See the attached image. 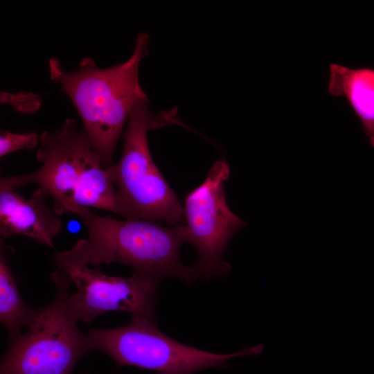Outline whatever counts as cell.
I'll return each instance as SVG.
<instances>
[{"mask_svg": "<svg viewBox=\"0 0 374 374\" xmlns=\"http://www.w3.org/2000/svg\"><path fill=\"white\" fill-rule=\"evenodd\" d=\"M39 144V136L35 132L14 133L1 130L0 132V157L21 150H33Z\"/></svg>", "mask_w": 374, "mask_h": 374, "instance_id": "obj_12", "label": "cell"}, {"mask_svg": "<svg viewBox=\"0 0 374 374\" xmlns=\"http://www.w3.org/2000/svg\"><path fill=\"white\" fill-rule=\"evenodd\" d=\"M51 278L56 286L52 302L26 332L8 344L0 374H73L77 362L94 349L70 311L71 278L58 269Z\"/></svg>", "mask_w": 374, "mask_h": 374, "instance_id": "obj_5", "label": "cell"}, {"mask_svg": "<svg viewBox=\"0 0 374 374\" xmlns=\"http://www.w3.org/2000/svg\"><path fill=\"white\" fill-rule=\"evenodd\" d=\"M329 71L328 93L347 100L374 148V69L331 63Z\"/></svg>", "mask_w": 374, "mask_h": 374, "instance_id": "obj_10", "label": "cell"}, {"mask_svg": "<svg viewBox=\"0 0 374 374\" xmlns=\"http://www.w3.org/2000/svg\"><path fill=\"white\" fill-rule=\"evenodd\" d=\"M36 170L0 179V188L16 190L30 184L41 188L52 200L59 215L74 213L80 206L95 208L118 215L115 188L91 141L66 118L60 128L39 136Z\"/></svg>", "mask_w": 374, "mask_h": 374, "instance_id": "obj_3", "label": "cell"}, {"mask_svg": "<svg viewBox=\"0 0 374 374\" xmlns=\"http://www.w3.org/2000/svg\"><path fill=\"white\" fill-rule=\"evenodd\" d=\"M1 103L10 104L17 112L31 113L39 109L42 100L39 95L31 92L20 91L11 93L1 91Z\"/></svg>", "mask_w": 374, "mask_h": 374, "instance_id": "obj_13", "label": "cell"}, {"mask_svg": "<svg viewBox=\"0 0 374 374\" xmlns=\"http://www.w3.org/2000/svg\"><path fill=\"white\" fill-rule=\"evenodd\" d=\"M87 230L69 249L55 253V267L117 262L157 286L175 278L190 283L200 279L193 267L185 266L180 249L186 243L183 222L170 226L142 220H118L80 206L73 213Z\"/></svg>", "mask_w": 374, "mask_h": 374, "instance_id": "obj_1", "label": "cell"}, {"mask_svg": "<svg viewBox=\"0 0 374 374\" xmlns=\"http://www.w3.org/2000/svg\"><path fill=\"white\" fill-rule=\"evenodd\" d=\"M12 253L13 248L0 239V321L6 328L8 344L22 333L24 327L30 328L43 309L30 308L24 301L10 264Z\"/></svg>", "mask_w": 374, "mask_h": 374, "instance_id": "obj_11", "label": "cell"}, {"mask_svg": "<svg viewBox=\"0 0 374 374\" xmlns=\"http://www.w3.org/2000/svg\"><path fill=\"white\" fill-rule=\"evenodd\" d=\"M84 374H91V373H84Z\"/></svg>", "mask_w": 374, "mask_h": 374, "instance_id": "obj_14", "label": "cell"}, {"mask_svg": "<svg viewBox=\"0 0 374 374\" xmlns=\"http://www.w3.org/2000/svg\"><path fill=\"white\" fill-rule=\"evenodd\" d=\"M229 176L226 161L217 160L202 183L185 197L186 241L197 249L193 267L200 279L220 278L229 272L231 265L224 259L225 249L233 235L247 225L227 204L224 184Z\"/></svg>", "mask_w": 374, "mask_h": 374, "instance_id": "obj_7", "label": "cell"}, {"mask_svg": "<svg viewBox=\"0 0 374 374\" xmlns=\"http://www.w3.org/2000/svg\"><path fill=\"white\" fill-rule=\"evenodd\" d=\"M48 199L39 187L29 197L16 190L0 188V239L19 235L53 247V240L63 225Z\"/></svg>", "mask_w": 374, "mask_h": 374, "instance_id": "obj_9", "label": "cell"}, {"mask_svg": "<svg viewBox=\"0 0 374 374\" xmlns=\"http://www.w3.org/2000/svg\"><path fill=\"white\" fill-rule=\"evenodd\" d=\"M174 124H181L177 108L154 114L149 101L143 100L132 111L121 158L107 169L116 190L118 215L124 219L171 226L183 222V207L154 163L148 141L150 130Z\"/></svg>", "mask_w": 374, "mask_h": 374, "instance_id": "obj_4", "label": "cell"}, {"mask_svg": "<svg viewBox=\"0 0 374 374\" xmlns=\"http://www.w3.org/2000/svg\"><path fill=\"white\" fill-rule=\"evenodd\" d=\"M149 34L141 32L129 59L109 68H99L90 57L82 59L75 71H66L56 57L48 61L51 80L75 106L82 130L105 169L114 163L113 154L132 111L148 100L139 82V69L149 53Z\"/></svg>", "mask_w": 374, "mask_h": 374, "instance_id": "obj_2", "label": "cell"}, {"mask_svg": "<svg viewBox=\"0 0 374 374\" xmlns=\"http://www.w3.org/2000/svg\"><path fill=\"white\" fill-rule=\"evenodd\" d=\"M94 349L109 356L117 366H130L154 374H195L224 367L231 359L255 356L264 349L258 344L229 354H217L180 343L163 334L156 321L132 316L130 322L112 328H90Z\"/></svg>", "mask_w": 374, "mask_h": 374, "instance_id": "obj_6", "label": "cell"}, {"mask_svg": "<svg viewBox=\"0 0 374 374\" xmlns=\"http://www.w3.org/2000/svg\"><path fill=\"white\" fill-rule=\"evenodd\" d=\"M55 268L65 272L77 287L68 298L70 311L77 321L88 323L110 311L127 312L156 321L157 285L134 274L129 277L109 276L99 267Z\"/></svg>", "mask_w": 374, "mask_h": 374, "instance_id": "obj_8", "label": "cell"}]
</instances>
